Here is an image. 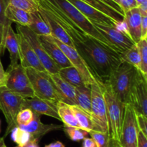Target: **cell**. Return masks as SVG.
I'll return each mask as SVG.
<instances>
[{
  "label": "cell",
  "instance_id": "6da1fadb",
  "mask_svg": "<svg viewBox=\"0 0 147 147\" xmlns=\"http://www.w3.org/2000/svg\"><path fill=\"white\" fill-rule=\"evenodd\" d=\"M38 4L64 29L74 48L98 80L104 83L112 71L123 61L120 54L75 26L50 0H38Z\"/></svg>",
  "mask_w": 147,
  "mask_h": 147
},
{
  "label": "cell",
  "instance_id": "7a4b0ae2",
  "mask_svg": "<svg viewBox=\"0 0 147 147\" xmlns=\"http://www.w3.org/2000/svg\"><path fill=\"white\" fill-rule=\"evenodd\" d=\"M139 70L132 65L122 61L112 71L106 80L113 91L124 104L129 103L132 89Z\"/></svg>",
  "mask_w": 147,
  "mask_h": 147
},
{
  "label": "cell",
  "instance_id": "3957f363",
  "mask_svg": "<svg viewBox=\"0 0 147 147\" xmlns=\"http://www.w3.org/2000/svg\"><path fill=\"white\" fill-rule=\"evenodd\" d=\"M53 4H54L64 15L77 27L84 32L86 34L91 36L92 37L96 40H98L105 45L108 46L110 48L113 49L118 53L119 52L116 50L114 47L111 45L101 34L98 32V30L95 27L93 23L86 17L83 15L75 6L67 0H50Z\"/></svg>",
  "mask_w": 147,
  "mask_h": 147
},
{
  "label": "cell",
  "instance_id": "277c9868",
  "mask_svg": "<svg viewBox=\"0 0 147 147\" xmlns=\"http://www.w3.org/2000/svg\"><path fill=\"white\" fill-rule=\"evenodd\" d=\"M103 96L106 102L109 135L113 140L119 142L125 104L119 98L106 81L103 85Z\"/></svg>",
  "mask_w": 147,
  "mask_h": 147
},
{
  "label": "cell",
  "instance_id": "5b68a950",
  "mask_svg": "<svg viewBox=\"0 0 147 147\" xmlns=\"http://www.w3.org/2000/svg\"><path fill=\"white\" fill-rule=\"evenodd\" d=\"M103 85L98 80H95L90 85L91 90V116L94 131L109 133L106 106L103 96Z\"/></svg>",
  "mask_w": 147,
  "mask_h": 147
},
{
  "label": "cell",
  "instance_id": "8992f818",
  "mask_svg": "<svg viewBox=\"0 0 147 147\" xmlns=\"http://www.w3.org/2000/svg\"><path fill=\"white\" fill-rule=\"evenodd\" d=\"M24 98L11 91L6 86L0 87V111L2 112L7 123V135L16 126H18L16 117L23 109Z\"/></svg>",
  "mask_w": 147,
  "mask_h": 147
},
{
  "label": "cell",
  "instance_id": "52a82bcc",
  "mask_svg": "<svg viewBox=\"0 0 147 147\" xmlns=\"http://www.w3.org/2000/svg\"><path fill=\"white\" fill-rule=\"evenodd\" d=\"M25 69L35 96L55 103L60 101L49 73L45 70L40 71L32 67Z\"/></svg>",
  "mask_w": 147,
  "mask_h": 147
},
{
  "label": "cell",
  "instance_id": "ba28073f",
  "mask_svg": "<svg viewBox=\"0 0 147 147\" xmlns=\"http://www.w3.org/2000/svg\"><path fill=\"white\" fill-rule=\"evenodd\" d=\"M6 87L11 91L20 95L24 98L35 96L26 69L18 63L12 68L7 70Z\"/></svg>",
  "mask_w": 147,
  "mask_h": 147
},
{
  "label": "cell",
  "instance_id": "9c48e42d",
  "mask_svg": "<svg viewBox=\"0 0 147 147\" xmlns=\"http://www.w3.org/2000/svg\"><path fill=\"white\" fill-rule=\"evenodd\" d=\"M139 131L135 110L130 103H126L119 140L120 147H137Z\"/></svg>",
  "mask_w": 147,
  "mask_h": 147
},
{
  "label": "cell",
  "instance_id": "30bf717a",
  "mask_svg": "<svg viewBox=\"0 0 147 147\" xmlns=\"http://www.w3.org/2000/svg\"><path fill=\"white\" fill-rule=\"evenodd\" d=\"M16 27H17V31L21 32L23 37L30 43L31 47L34 50V53L38 57L41 64L44 67L45 70L49 73H58L60 68L50 58L47 52L45 51L44 47L39 41L38 36L34 32L32 31L27 26H23L17 24Z\"/></svg>",
  "mask_w": 147,
  "mask_h": 147
},
{
  "label": "cell",
  "instance_id": "8fae6325",
  "mask_svg": "<svg viewBox=\"0 0 147 147\" xmlns=\"http://www.w3.org/2000/svg\"><path fill=\"white\" fill-rule=\"evenodd\" d=\"M53 39H54L55 42L57 44V45L61 49L62 51L64 53L66 57H67V59L70 62L72 65L74 67H76V70L78 71L79 74L81 76L83 83L86 86H90V85L95 80H98V79L96 78L94 73L92 72L90 67H88V65L86 64V63L83 60V57L79 55V53H78L77 50L74 47H70V46L64 44V43L60 42V40H57L55 37H53ZM98 81H100V80H98Z\"/></svg>",
  "mask_w": 147,
  "mask_h": 147
},
{
  "label": "cell",
  "instance_id": "7c38bea8",
  "mask_svg": "<svg viewBox=\"0 0 147 147\" xmlns=\"http://www.w3.org/2000/svg\"><path fill=\"white\" fill-rule=\"evenodd\" d=\"M103 37L116 49L119 54L128 50L135 44L134 42L124 32L121 31L116 27L92 22Z\"/></svg>",
  "mask_w": 147,
  "mask_h": 147
},
{
  "label": "cell",
  "instance_id": "4fadbf2b",
  "mask_svg": "<svg viewBox=\"0 0 147 147\" xmlns=\"http://www.w3.org/2000/svg\"><path fill=\"white\" fill-rule=\"evenodd\" d=\"M147 77L139 70L134 86L132 89L129 103L136 114L147 116Z\"/></svg>",
  "mask_w": 147,
  "mask_h": 147
},
{
  "label": "cell",
  "instance_id": "5bb4252c",
  "mask_svg": "<svg viewBox=\"0 0 147 147\" xmlns=\"http://www.w3.org/2000/svg\"><path fill=\"white\" fill-rule=\"evenodd\" d=\"M17 35H18L20 64L24 68L32 67L40 71H45V70L44 67L41 64L38 57L34 53L30 43L26 40L21 32L19 31H17Z\"/></svg>",
  "mask_w": 147,
  "mask_h": 147
},
{
  "label": "cell",
  "instance_id": "9a60e30c",
  "mask_svg": "<svg viewBox=\"0 0 147 147\" xmlns=\"http://www.w3.org/2000/svg\"><path fill=\"white\" fill-rule=\"evenodd\" d=\"M67 1L75 6L91 22H98L113 27H116L117 24H121L83 0H67Z\"/></svg>",
  "mask_w": 147,
  "mask_h": 147
},
{
  "label": "cell",
  "instance_id": "2e32d148",
  "mask_svg": "<svg viewBox=\"0 0 147 147\" xmlns=\"http://www.w3.org/2000/svg\"><path fill=\"white\" fill-rule=\"evenodd\" d=\"M30 109L34 113L38 115H45L60 121L57 110L56 103L50 100L40 98L37 96L32 98H25L23 101V109Z\"/></svg>",
  "mask_w": 147,
  "mask_h": 147
},
{
  "label": "cell",
  "instance_id": "e0dca14e",
  "mask_svg": "<svg viewBox=\"0 0 147 147\" xmlns=\"http://www.w3.org/2000/svg\"><path fill=\"white\" fill-rule=\"evenodd\" d=\"M49 75L60 101L70 106H77L76 87L66 81L58 73H49Z\"/></svg>",
  "mask_w": 147,
  "mask_h": 147
},
{
  "label": "cell",
  "instance_id": "ac0fdd59",
  "mask_svg": "<svg viewBox=\"0 0 147 147\" xmlns=\"http://www.w3.org/2000/svg\"><path fill=\"white\" fill-rule=\"evenodd\" d=\"M38 40L44 47L50 58L55 62L59 68L72 66L67 57L60 48L51 35H37Z\"/></svg>",
  "mask_w": 147,
  "mask_h": 147
},
{
  "label": "cell",
  "instance_id": "d6986e66",
  "mask_svg": "<svg viewBox=\"0 0 147 147\" xmlns=\"http://www.w3.org/2000/svg\"><path fill=\"white\" fill-rule=\"evenodd\" d=\"M22 130L29 132L31 134L32 139L40 141L45 135L55 130L63 129V126L56 124H45L40 120V115L34 113L33 120L29 124L24 126H18Z\"/></svg>",
  "mask_w": 147,
  "mask_h": 147
},
{
  "label": "cell",
  "instance_id": "ffe728a7",
  "mask_svg": "<svg viewBox=\"0 0 147 147\" xmlns=\"http://www.w3.org/2000/svg\"><path fill=\"white\" fill-rule=\"evenodd\" d=\"M142 16L137 7L126 11L123 14V22L129 37L135 43L141 40V25Z\"/></svg>",
  "mask_w": 147,
  "mask_h": 147
},
{
  "label": "cell",
  "instance_id": "44dd1931",
  "mask_svg": "<svg viewBox=\"0 0 147 147\" xmlns=\"http://www.w3.org/2000/svg\"><path fill=\"white\" fill-rule=\"evenodd\" d=\"M38 10L42 14L45 21L48 24L49 27H50V31H51V36L52 37H55L57 40H60L64 44L70 46V47H73V42H72L71 39L69 37L68 34H67L64 29L61 27L60 24L49 14L48 11L43 8L42 6H40L38 4Z\"/></svg>",
  "mask_w": 147,
  "mask_h": 147
},
{
  "label": "cell",
  "instance_id": "7402d4cb",
  "mask_svg": "<svg viewBox=\"0 0 147 147\" xmlns=\"http://www.w3.org/2000/svg\"><path fill=\"white\" fill-rule=\"evenodd\" d=\"M4 49H7L9 53L10 64L7 69L12 68L18 64L20 60V53H19L18 35L11 27V24H10L7 28L5 38H4Z\"/></svg>",
  "mask_w": 147,
  "mask_h": 147
},
{
  "label": "cell",
  "instance_id": "603a6c76",
  "mask_svg": "<svg viewBox=\"0 0 147 147\" xmlns=\"http://www.w3.org/2000/svg\"><path fill=\"white\" fill-rule=\"evenodd\" d=\"M5 16L11 22L23 26H29L31 22V14L29 11L8 4L5 10Z\"/></svg>",
  "mask_w": 147,
  "mask_h": 147
},
{
  "label": "cell",
  "instance_id": "cb8c5ba5",
  "mask_svg": "<svg viewBox=\"0 0 147 147\" xmlns=\"http://www.w3.org/2000/svg\"><path fill=\"white\" fill-rule=\"evenodd\" d=\"M56 106H57L59 117H60V121L63 122L64 126L80 128V125L75 116L74 113H73L71 106L63 103L60 100L56 103Z\"/></svg>",
  "mask_w": 147,
  "mask_h": 147
},
{
  "label": "cell",
  "instance_id": "d4e9b609",
  "mask_svg": "<svg viewBox=\"0 0 147 147\" xmlns=\"http://www.w3.org/2000/svg\"><path fill=\"white\" fill-rule=\"evenodd\" d=\"M30 14L31 22L27 27L37 35H51L50 27L39 10L30 12Z\"/></svg>",
  "mask_w": 147,
  "mask_h": 147
},
{
  "label": "cell",
  "instance_id": "484cf974",
  "mask_svg": "<svg viewBox=\"0 0 147 147\" xmlns=\"http://www.w3.org/2000/svg\"><path fill=\"white\" fill-rule=\"evenodd\" d=\"M76 99L77 106L89 114L91 113V90L86 85L76 87Z\"/></svg>",
  "mask_w": 147,
  "mask_h": 147
},
{
  "label": "cell",
  "instance_id": "4316f807",
  "mask_svg": "<svg viewBox=\"0 0 147 147\" xmlns=\"http://www.w3.org/2000/svg\"><path fill=\"white\" fill-rule=\"evenodd\" d=\"M83 1H86L88 4H90L95 8L98 9L99 11H102L103 13L106 14V15L109 16L111 17L113 20L117 22L118 23H122L123 22V14L119 12L118 11L115 10L114 9L111 8V7L108 6L103 1H100V0H83Z\"/></svg>",
  "mask_w": 147,
  "mask_h": 147
},
{
  "label": "cell",
  "instance_id": "83f0119b",
  "mask_svg": "<svg viewBox=\"0 0 147 147\" xmlns=\"http://www.w3.org/2000/svg\"><path fill=\"white\" fill-rule=\"evenodd\" d=\"M71 107L80 128L88 133L91 131H94V126L90 114L78 106H71Z\"/></svg>",
  "mask_w": 147,
  "mask_h": 147
},
{
  "label": "cell",
  "instance_id": "f1b7e54d",
  "mask_svg": "<svg viewBox=\"0 0 147 147\" xmlns=\"http://www.w3.org/2000/svg\"><path fill=\"white\" fill-rule=\"evenodd\" d=\"M58 73L66 81H67L70 84L75 86V87L85 85L78 71L73 65L70 66V67L60 68L59 70Z\"/></svg>",
  "mask_w": 147,
  "mask_h": 147
},
{
  "label": "cell",
  "instance_id": "f546056e",
  "mask_svg": "<svg viewBox=\"0 0 147 147\" xmlns=\"http://www.w3.org/2000/svg\"><path fill=\"white\" fill-rule=\"evenodd\" d=\"M120 56L122 60L132 65L137 69H139L141 63V58L140 53H139V50L136 43H135L129 49L121 53Z\"/></svg>",
  "mask_w": 147,
  "mask_h": 147
},
{
  "label": "cell",
  "instance_id": "4dcf8cb0",
  "mask_svg": "<svg viewBox=\"0 0 147 147\" xmlns=\"http://www.w3.org/2000/svg\"><path fill=\"white\" fill-rule=\"evenodd\" d=\"M136 45L140 53L141 63L138 70L146 77L147 75V38L141 39Z\"/></svg>",
  "mask_w": 147,
  "mask_h": 147
},
{
  "label": "cell",
  "instance_id": "1f68e13d",
  "mask_svg": "<svg viewBox=\"0 0 147 147\" xmlns=\"http://www.w3.org/2000/svg\"><path fill=\"white\" fill-rule=\"evenodd\" d=\"M11 138L13 142L19 146H22L32 139L31 134L22 130L19 126H16L11 131Z\"/></svg>",
  "mask_w": 147,
  "mask_h": 147
},
{
  "label": "cell",
  "instance_id": "d6a6232c",
  "mask_svg": "<svg viewBox=\"0 0 147 147\" xmlns=\"http://www.w3.org/2000/svg\"><path fill=\"white\" fill-rule=\"evenodd\" d=\"M9 4L29 12L38 10V0H9Z\"/></svg>",
  "mask_w": 147,
  "mask_h": 147
},
{
  "label": "cell",
  "instance_id": "836d02e7",
  "mask_svg": "<svg viewBox=\"0 0 147 147\" xmlns=\"http://www.w3.org/2000/svg\"><path fill=\"white\" fill-rule=\"evenodd\" d=\"M63 128L66 134L73 142H80L83 140L88 135V132L80 128L70 127L67 126H64V127Z\"/></svg>",
  "mask_w": 147,
  "mask_h": 147
},
{
  "label": "cell",
  "instance_id": "e575fe53",
  "mask_svg": "<svg viewBox=\"0 0 147 147\" xmlns=\"http://www.w3.org/2000/svg\"><path fill=\"white\" fill-rule=\"evenodd\" d=\"M88 134L90 135L91 138L95 142L96 147H108L111 139L109 133L91 131L89 132Z\"/></svg>",
  "mask_w": 147,
  "mask_h": 147
},
{
  "label": "cell",
  "instance_id": "d590c367",
  "mask_svg": "<svg viewBox=\"0 0 147 147\" xmlns=\"http://www.w3.org/2000/svg\"><path fill=\"white\" fill-rule=\"evenodd\" d=\"M34 113L30 109H22L17 115L16 120L18 126L27 125L33 120Z\"/></svg>",
  "mask_w": 147,
  "mask_h": 147
},
{
  "label": "cell",
  "instance_id": "8d00e7d4",
  "mask_svg": "<svg viewBox=\"0 0 147 147\" xmlns=\"http://www.w3.org/2000/svg\"><path fill=\"white\" fill-rule=\"evenodd\" d=\"M9 4V0H0V23L4 24L6 27L12 22L7 20L5 16V10Z\"/></svg>",
  "mask_w": 147,
  "mask_h": 147
},
{
  "label": "cell",
  "instance_id": "74e56055",
  "mask_svg": "<svg viewBox=\"0 0 147 147\" xmlns=\"http://www.w3.org/2000/svg\"><path fill=\"white\" fill-rule=\"evenodd\" d=\"M136 121L139 130L147 136V119L142 114H136Z\"/></svg>",
  "mask_w": 147,
  "mask_h": 147
},
{
  "label": "cell",
  "instance_id": "f35d334b",
  "mask_svg": "<svg viewBox=\"0 0 147 147\" xmlns=\"http://www.w3.org/2000/svg\"><path fill=\"white\" fill-rule=\"evenodd\" d=\"M119 6L124 14L125 11L137 7V4L135 0H119Z\"/></svg>",
  "mask_w": 147,
  "mask_h": 147
},
{
  "label": "cell",
  "instance_id": "ab89813d",
  "mask_svg": "<svg viewBox=\"0 0 147 147\" xmlns=\"http://www.w3.org/2000/svg\"><path fill=\"white\" fill-rule=\"evenodd\" d=\"M8 27H6L3 24L0 23V54H3L4 53V38H5L6 33Z\"/></svg>",
  "mask_w": 147,
  "mask_h": 147
},
{
  "label": "cell",
  "instance_id": "60d3db41",
  "mask_svg": "<svg viewBox=\"0 0 147 147\" xmlns=\"http://www.w3.org/2000/svg\"><path fill=\"white\" fill-rule=\"evenodd\" d=\"M147 38V15H142L141 25V39Z\"/></svg>",
  "mask_w": 147,
  "mask_h": 147
},
{
  "label": "cell",
  "instance_id": "b9f144b4",
  "mask_svg": "<svg viewBox=\"0 0 147 147\" xmlns=\"http://www.w3.org/2000/svg\"><path fill=\"white\" fill-rule=\"evenodd\" d=\"M137 147H147V136L141 131L138 132Z\"/></svg>",
  "mask_w": 147,
  "mask_h": 147
},
{
  "label": "cell",
  "instance_id": "7bdbcfd3",
  "mask_svg": "<svg viewBox=\"0 0 147 147\" xmlns=\"http://www.w3.org/2000/svg\"><path fill=\"white\" fill-rule=\"evenodd\" d=\"M7 72L4 70L2 64H1V60H0V87L1 86H6V81H7Z\"/></svg>",
  "mask_w": 147,
  "mask_h": 147
},
{
  "label": "cell",
  "instance_id": "ee69618b",
  "mask_svg": "<svg viewBox=\"0 0 147 147\" xmlns=\"http://www.w3.org/2000/svg\"><path fill=\"white\" fill-rule=\"evenodd\" d=\"M100 1H103V3H105L106 4H107L108 6L111 7V8L114 9L115 10L118 11L119 12L121 13L122 14H123V11H122L121 8V7H119V6L117 4H116V3H115L114 1H113V0H100Z\"/></svg>",
  "mask_w": 147,
  "mask_h": 147
},
{
  "label": "cell",
  "instance_id": "f6af8a7d",
  "mask_svg": "<svg viewBox=\"0 0 147 147\" xmlns=\"http://www.w3.org/2000/svg\"><path fill=\"white\" fill-rule=\"evenodd\" d=\"M82 147H96V144L92 138L86 137L83 140Z\"/></svg>",
  "mask_w": 147,
  "mask_h": 147
},
{
  "label": "cell",
  "instance_id": "bcb514c9",
  "mask_svg": "<svg viewBox=\"0 0 147 147\" xmlns=\"http://www.w3.org/2000/svg\"><path fill=\"white\" fill-rule=\"evenodd\" d=\"M38 142V141L35 140V139H31L27 143L22 145V146H19V145H17L15 147H39Z\"/></svg>",
  "mask_w": 147,
  "mask_h": 147
},
{
  "label": "cell",
  "instance_id": "7dc6e473",
  "mask_svg": "<svg viewBox=\"0 0 147 147\" xmlns=\"http://www.w3.org/2000/svg\"><path fill=\"white\" fill-rule=\"evenodd\" d=\"M45 147H65V145L63 144L61 142L57 141V142H53V143L50 144L46 145Z\"/></svg>",
  "mask_w": 147,
  "mask_h": 147
},
{
  "label": "cell",
  "instance_id": "c3c4849f",
  "mask_svg": "<svg viewBox=\"0 0 147 147\" xmlns=\"http://www.w3.org/2000/svg\"><path fill=\"white\" fill-rule=\"evenodd\" d=\"M108 147H120V145H119V142H117L116 140H113V139L111 138Z\"/></svg>",
  "mask_w": 147,
  "mask_h": 147
},
{
  "label": "cell",
  "instance_id": "681fc988",
  "mask_svg": "<svg viewBox=\"0 0 147 147\" xmlns=\"http://www.w3.org/2000/svg\"><path fill=\"white\" fill-rule=\"evenodd\" d=\"M135 1H136V4H137V7H138V6H139L140 4H142V3H143L144 1H146V0H135Z\"/></svg>",
  "mask_w": 147,
  "mask_h": 147
},
{
  "label": "cell",
  "instance_id": "f907efd6",
  "mask_svg": "<svg viewBox=\"0 0 147 147\" xmlns=\"http://www.w3.org/2000/svg\"><path fill=\"white\" fill-rule=\"evenodd\" d=\"M113 1L119 6V0H113ZM119 7H120V6H119Z\"/></svg>",
  "mask_w": 147,
  "mask_h": 147
},
{
  "label": "cell",
  "instance_id": "816d5d0a",
  "mask_svg": "<svg viewBox=\"0 0 147 147\" xmlns=\"http://www.w3.org/2000/svg\"><path fill=\"white\" fill-rule=\"evenodd\" d=\"M0 132H1V121H0Z\"/></svg>",
  "mask_w": 147,
  "mask_h": 147
}]
</instances>
